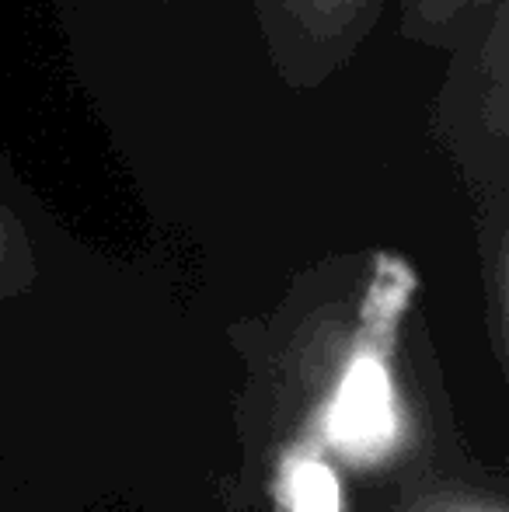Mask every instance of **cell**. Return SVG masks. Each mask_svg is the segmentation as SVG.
Listing matches in <instances>:
<instances>
[{"instance_id": "6da1fadb", "label": "cell", "mask_w": 509, "mask_h": 512, "mask_svg": "<svg viewBox=\"0 0 509 512\" xmlns=\"http://www.w3.org/2000/svg\"><path fill=\"white\" fill-rule=\"evenodd\" d=\"M419 290L412 262L377 251L360 304V328L318 415V439L349 464H381L401 443V401L394 387V342Z\"/></svg>"}, {"instance_id": "3957f363", "label": "cell", "mask_w": 509, "mask_h": 512, "mask_svg": "<svg viewBox=\"0 0 509 512\" xmlns=\"http://www.w3.org/2000/svg\"><path fill=\"white\" fill-rule=\"evenodd\" d=\"M283 512H342V481L314 446H297L279 467Z\"/></svg>"}, {"instance_id": "7a4b0ae2", "label": "cell", "mask_w": 509, "mask_h": 512, "mask_svg": "<svg viewBox=\"0 0 509 512\" xmlns=\"http://www.w3.org/2000/svg\"><path fill=\"white\" fill-rule=\"evenodd\" d=\"M387 0H258L269 53L297 88L318 84L356 53Z\"/></svg>"}]
</instances>
